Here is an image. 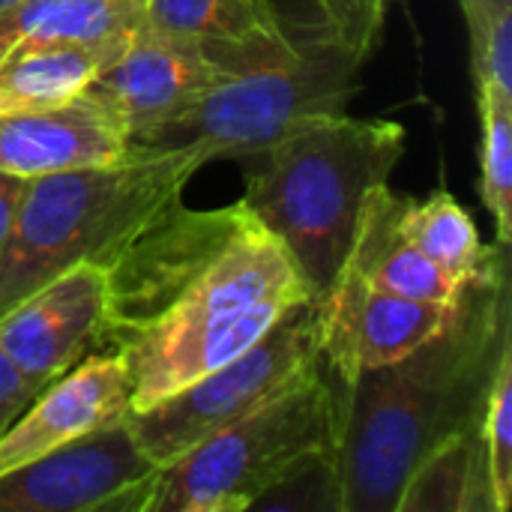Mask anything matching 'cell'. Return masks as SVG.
Segmentation results:
<instances>
[{
    "mask_svg": "<svg viewBox=\"0 0 512 512\" xmlns=\"http://www.w3.org/2000/svg\"><path fill=\"white\" fill-rule=\"evenodd\" d=\"M504 0H459L462 6V15H465V27H468V36L480 33V27L489 21V15L501 6Z\"/></svg>",
    "mask_w": 512,
    "mask_h": 512,
    "instance_id": "26",
    "label": "cell"
},
{
    "mask_svg": "<svg viewBox=\"0 0 512 512\" xmlns=\"http://www.w3.org/2000/svg\"><path fill=\"white\" fill-rule=\"evenodd\" d=\"M468 39L477 99L512 102V0H504Z\"/></svg>",
    "mask_w": 512,
    "mask_h": 512,
    "instance_id": "22",
    "label": "cell"
},
{
    "mask_svg": "<svg viewBox=\"0 0 512 512\" xmlns=\"http://www.w3.org/2000/svg\"><path fill=\"white\" fill-rule=\"evenodd\" d=\"M363 66L348 48L318 30L273 60L219 78L144 147H192L207 162H237L309 120L342 114L363 90Z\"/></svg>",
    "mask_w": 512,
    "mask_h": 512,
    "instance_id": "6",
    "label": "cell"
},
{
    "mask_svg": "<svg viewBox=\"0 0 512 512\" xmlns=\"http://www.w3.org/2000/svg\"><path fill=\"white\" fill-rule=\"evenodd\" d=\"M453 306L408 300L378 291L354 270L342 267L336 282L318 297L321 357L339 384L360 372L390 366L435 336L453 315Z\"/></svg>",
    "mask_w": 512,
    "mask_h": 512,
    "instance_id": "10",
    "label": "cell"
},
{
    "mask_svg": "<svg viewBox=\"0 0 512 512\" xmlns=\"http://www.w3.org/2000/svg\"><path fill=\"white\" fill-rule=\"evenodd\" d=\"M129 414V387L114 351H90L48 381L0 435V474Z\"/></svg>",
    "mask_w": 512,
    "mask_h": 512,
    "instance_id": "13",
    "label": "cell"
},
{
    "mask_svg": "<svg viewBox=\"0 0 512 512\" xmlns=\"http://www.w3.org/2000/svg\"><path fill=\"white\" fill-rule=\"evenodd\" d=\"M507 249L492 246L435 336L402 360L339 384L342 512H396L414 468L480 423L495 369L512 348Z\"/></svg>",
    "mask_w": 512,
    "mask_h": 512,
    "instance_id": "2",
    "label": "cell"
},
{
    "mask_svg": "<svg viewBox=\"0 0 512 512\" xmlns=\"http://www.w3.org/2000/svg\"><path fill=\"white\" fill-rule=\"evenodd\" d=\"M480 441L486 474L495 498V510L510 512L512 504V348L504 351L483 414H480Z\"/></svg>",
    "mask_w": 512,
    "mask_h": 512,
    "instance_id": "21",
    "label": "cell"
},
{
    "mask_svg": "<svg viewBox=\"0 0 512 512\" xmlns=\"http://www.w3.org/2000/svg\"><path fill=\"white\" fill-rule=\"evenodd\" d=\"M405 156V126L327 114L240 162L243 204L285 246L312 297L345 267L360 210Z\"/></svg>",
    "mask_w": 512,
    "mask_h": 512,
    "instance_id": "3",
    "label": "cell"
},
{
    "mask_svg": "<svg viewBox=\"0 0 512 512\" xmlns=\"http://www.w3.org/2000/svg\"><path fill=\"white\" fill-rule=\"evenodd\" d=\"M132 153L117 114L90 90L63 105L0 114V171L21 180L117 165Z\"/></svg>",
    "mask_w": 512,
    "mask_h": 512,
    "instance_id": "12",
    "label": "cell"
},
{
    "mask_svg": "<svg viewBox=\"0 0 512 512\" xmlns=\"http://www.w3.org/2000/svg\"><path fill=\"white\" fill-rule=\"evenodd\" d=\"M204 165L192 147L135 144L126 162L27 180L0 255V315L78 264L105 267Z\"/></svg>",
    "mask_w": 512,
    "mask_h": 512,
    "instance_id": "4",
    "label": "cell"
},
{
    "mask_svg": "<svg viewBox=\"0 0 512 512\" xmlns=\"http://www.w3.org/2000/svg\"><path fill=\"white\" fill-rule=\"evenodd\" d=\"M324 366L318 297L294 303L255 345L150 408L129 411L141 450L162 468Z\"/></svg>",
    "mask_w": 512,
    "mask_h": 512,
    "instance_id": "7",
    "label": "cell"
},
{
    "mask_svg": "<svg viewBox=\"0 0 512 512\" xmlns=\"http://www.w3.org/2000/svg\"><path fill=\"white\" fill-rule=\"evenodd\" d=\"M105 267L78 264L0 315V351L33 384L45 387L90 351H102Z\"/></svg>",
    "mask_w": 512,
    "mask_h": 512,
    "instance_id": "11",
    "label": "cell"
},
{
    "mask_svg": "<svg viewBox=\"0 0 512 512\" xmlns=\"http://www.w3.org/2000/svg\"><path fill=\"white\" fill-rule=\"evenodd\" d=\"M24 183H27V180L0 171V255H3L6 240H9V234H12V225H15V216H18V204H21Z\"/></svg>",
    "mask_w": 512,
    "mask_h": 512,
    "instance_id": "25",
    "label": "cell"
},
{
    "mask_svg": "<svg viewBox=\"0 0 512 512\" xmlns=\"http://www.w3.org/2000/svg\"><path fill=\"white\" fill-rule=\"evenodd\" d=\"M141 24V0H12L0 9V60L21 48L123 36Z\"/></svg>",
    "mask_w": 512,
    "mask_h": 512,
    "instance_id": "17",
    "label": "cell"
},
{
    "mask_svg": "<svg viewBox=\"0 0 512 512\" xmlns=\"http://www.w3.org/2000/svg\"><path fill=\"white\" fill-rule=\"evenodd\" d=\"M396 512H498L480 441V423L432 450L408 477Z\"/></svg>",
    "mask_w": 512,
    "mask_h": 512,
    "instance_id": "18",
    "label": "cell"
},
{
    "mask_svg": "<svg viewBox=\"0 0 512 512\" xmlns=\"http://www.w3.org/2000/svg\"><path fill=\"white\" fill-rule=\"evenodd\" d=\"M399 201L402 198L390 189V183L372 189L360 210L345 267L369 285H375L378 291L453 306L465 282L441 270L435 261H429L420 249H414L405 240L396 222Z\"/></svg>",
    "mask_w": 512,
    "mask_h": 512,
    "instance_id": "15",
    "label": "cell"
},
{
    "mask_svg": "<svg viewBox=\"0 0 512 512\" xmlns=\"http://www.w3.org/2000/svg\"><path fill=\"white\" fill-rule=\"evenodd\" d=\"M225 75L204 48L138 24L87 90L117 114L132 144H147Z\"/></svg>",
    "mask_w": 512,
    "mask_h": 512,
    "instance_id": "9",
    "label": "cell"
},
{
    "mask_svg": "<svg viewBox=\"0 0 512 512\" xmlns=\"http://www.w3.org/2000/svg\"><path fill=\"white\" fill-rule=\"evenodd\" d=\"M6 3H12V0H0V9H3V6H6Z\"/></svg>",
    "mask_w": 512,
    "mask_h": 512,
    "instance_id": "27",
    "label": "cell"
},
{
    "mask_svg": "<svg viewBox=\"0 0 512 512\" xmlns=\"http://www.w3.org/2000/svg\"><path fill=\"white\" fill-rule=\"evenodd\" d=\"M159 465L129 417L0 474V512H144Z\"/></svg>",
    "mask_w": 512,
    "mask_h": 512,
    "instance_id": "8",
    "label": "cell"
},
{
    "mask_svg": "<svg viewBox=\"0 0 512 512\" xmlns=\"http://www.w3.org/2000/svg\"><path fill=\"white\" fill-rule=\"evenodd\" d=\"M387 6L390 0H318L321 30L348 48L360 63H369L384 36Z\"/></svg>",
    "mask_w": 512,
    "mask_h": 512,
    "instance_id": "23",
    "label": "cell"
},
{
    "mask_svg": "<svg viewBox=\"0 0 512 512\" xmlns=\"http://www.w3.org/2000/svg\"><path fill=\"white\" fill-rule=\"evenodd\" d=\"M303 297L285 246L243 201H171L105 264L102 345L123 363L129 411L225 366Z\"/></svg>",
    "mask_w": 512,
    "mask_h": 512,
    "instance_id": "1",
    "label": "cell"
},
{
    "mask_svg": "<svg viewBox=\"0 0 512 512\" xmlns=\"http://www.w3.org/2000/svg\"><path fill=\"white\" fill-rule=\"evenodd\" d=\"M480 111V195L495 219L498 243H512V102L477 99Z\"/></svg>",
    "mask_w": 512,
    "mask_h": 512,
    "instance_id": "20",
    "label": "cell"
},
{
    "mask_svg": "<svg viewBox=\"0 0 512 512\" xmlns=\"http://www.w3.org/2000/svg\"><path fill=\"white\" fill-rule=\"evenodd\" d=\"M39 393V387H33L18 369L15 363L0 351V435L6 432V426L30 405V399Z\"/></svg>",
    "mask_w": 512,
    "mask_h": 512,
    "instance_id": "24",
    "label": "cell"
},
{
    "mask_svg": "<svg viewBox=\"0 0 512 512\" xmlns=\"http://www.w3.org/2000/svg\"><path fill=\"white\" fill-rule=\"evenodd\" d=\"M339 381L327 363L162 465L144 512L255 510L297 474L336 462Z\"/></svg>",
    "mask_w": 512,
    "mask_h": 512,
    "instance_id": "5",
    "label": "cell"
},
{
    "mask_svg": "<svg viewBox=\"0 0 512 512\" xmlns=\"http://www.w3.org/2000/svg\"><path fill=\"white\" fill-rule=\"evenodd\" d=\"M129 36L132 30L108 39H69L9 54L0 60V114L78 99Z\"/></svg>",
    "mask_w": 512,
    "mask_h": 512,
    "instance_id": "16",
    "label": "cell"
},
{
    "mask_svg": "<svg viewBox=\"0 0 512 512\" xmlns=\"http://www.w3.org/2000/svg\"><path fill=\"white\" fill-rule=\"evenodd\" d=\"M141 24L204 48L225 72L273 60L297 42L273 0H141Z\"/></svg>",
    "mask_w": 512,
    "mask_h": 512,
    "instance_id": "14",
    "label": "cell"
},
{
    "mask_svg": "<svg viewBox=\"0 0 512 512\" xmlns=\"http://www.w3.org/2000/svg\"><path fill=\"white\" fill-rule=\"evenodd\" d=\"M396 222L414 249L462 282H468L492 252L483 246L471 213L447 189H438L423 201L402 198Z\"/></svg>",
    "mask_w": 512,
    "mask_h": 512,
    "instance_id": "19",
    "label": "cell"
}]
</instances>
